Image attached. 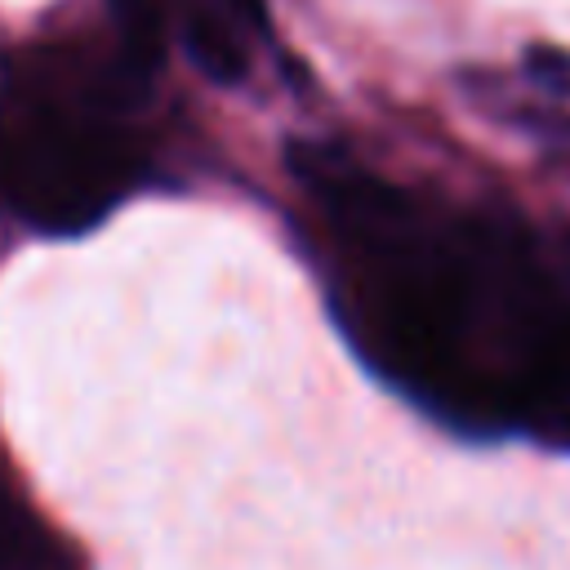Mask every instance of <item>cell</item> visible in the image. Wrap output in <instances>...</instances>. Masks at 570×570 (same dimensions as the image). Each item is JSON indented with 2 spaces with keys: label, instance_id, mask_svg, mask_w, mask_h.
<instances>
[{
  "label": "cell",
  "instance_id": "6da1fadb",
  "mask_svg": "<svg viewBox=\"0 0 570 570\" xmlns=\"http://www.w3.org/2000/svg\"><path fill=\"white\" fill-rule=\"evenodd\" d=\"M142 67L36 45L0 71V205L45 236H80L134 196L147 142L134 125Z\"/></svg>",
  "mask_w": 570,
  "mask_h": 570
},
{
  "label": "cell",
  "instance_id": "7a4b0ae2",
  "mask_svg": "<svg viewBox=\"0 0 570 570\" xmlns=\"http://www.w3.org/2000/svg\"><path fill=\"white\" fill-rule=\"evenodd\" d=\"M187 58L218 85L249 71L258 40L267 36L263 0H174L169 4Z\"/></svg>",
  "mask_w": 570,
  "mask_h": 570
},
{
  "label": "cell",
  "instance_id": "3957f363",
  "mask_svg": "<svg viewBox=\"0 0 570 570\" xmlns=\"http://www.w3.org/2000/svg\"><path fill=\"white\" fill-rule=\"evenodd\" d=\"M0 570H85L80 552L0 481Z\"/></svg>",
  "mask_w": 570,
  "mask_h": 570
},
{
  "label": "cell",
  "instance_id": "277c9868",
  "mask_svg": "<svg viewBox=\"0 0 570 570\" xmlns=\"http://www.w3.org/2000/svg\"><path fill=\"white\" fill-rule=\"evenodd\" d=\"M111 18L120 31V53L142 67L156 71L160 53H165V36H169V0H111Z\"/></svg>",
  "mask_w": 570,
  "mask_h": 570
},
{
  "label": "cell",
  "instance_id": "5b68a950",
  "mask_svg": "<svg viewBox=\"0 0 570 570\" xmlns=\"http://www.w3.org/2000/svg\"><path fill=\"white\" fill-rule=\"evenodd\" d=\"M521 67H525V76H530L543 94L570 98V53H566V49H557V45H525Z\"/></svg>",
  "mask_w": 570,
  "mask_h": 570
}]
</instances>
